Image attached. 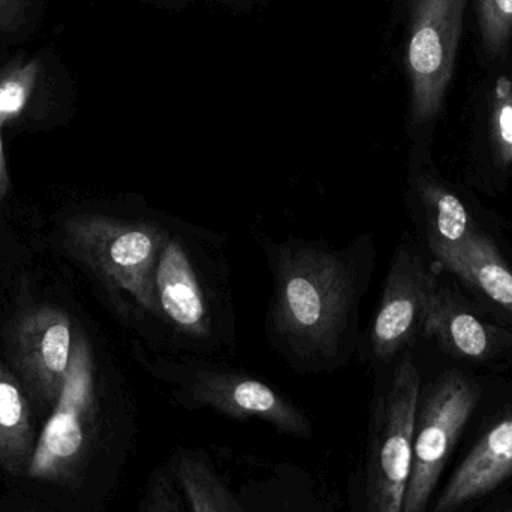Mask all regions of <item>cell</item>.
I'll list each match as a JSON object with an SVG mask.
<instances>
[{"mask_svg":"<svg viewBox=\"0 0 512 512\" xmlns=\"http://www.w3.org/2000/svg\"><path fill=\"white\" fill-rule=\"evenodd\" d=\"M174 483L167 472L161 469L153 472L141 501V512H185Z\"/></svg>","mask_w":512,"mask_h":512,"instance_id":"cell-20","label":"cell"},{"mask_svg":"<svg viewBox=\"0 0 512 512\" xmlns=\"http://www.w3.org/2000/svg\"><path fill=\"white\" fill-rule=\"evenodd\" d=\"M490 141L499 164L512 167V78L501 77L490 107Z\"/></svg>","mask_w":512,"mask_h":512,"instance_id":"cell-18","label":"cell"},{"mask_svg":"<svg viewBox=\"0 0 512 512\" xmlns=\"http://www.w3.org/2000/svg\"><path fill=\"white\" fill-rule=\"evenodd\" d=\"M180 397L188 405L209 408L233 420H259L277 432L309 438V418L270 385L240 373L203 369L180 382Z\"/></svg>","mask_w":512,"mask_h":512,"instance_id":"cell-8","label":"cell"},{"mask_svg":"<svg viewBox=\"0 0 512 512\" xmlns=\"http://www.w3.org/2000/svg\"><path fill=\"white\" fill-rule=\"evenodd\" d=\"M433 255L448 271L512 315V271L489 236L477 230L459 246L438 249Z\"/></svg>","mask_w":512,"mask_h":512,"instance_id":"cell-12","label":"cell"},{"mask_svg":"<svg viewBox=\"0 0 512 512\" xmlns=\"http://www.w3.org/2000/svg\"><path fill=\"white\" fill-rule=\"evenodd\" d=\"M354 297L351 270L339 255L313 246L286 248L276 268L274 322L298 348L333 355Z\"/></svg>","mask_w":512,"mask_h":512,"instance_id":"cell-1","label":"cell"},{"mask_svg":"<svg viewBox=\"0 0 512 512\" xmlns=\"http://www.w3.org/2000/svg\"><path fill=\"white\" fill-rule=\"evenodd\" d=\"M468 0H414L406 47L411 119L430 122L444 105L456 72Z\"/></svg>","mask_w":512,"mask_h":512,"instance_id":"cell-6","label":"cell"},{"mask_svg":"<svg viewBox=\"0 0 512 512\" xmlns=\"http://www.w3.org/2000/svg\"><path fill=\"white\" fill-rule=\"evenodd\" d=\"M170 234L156 225L102 215H75L63 225L69 254L89 267L110 291L128 294L161 316L155 270Z\"/></svg>","mask_w":512,"mask_h":512,"instance_id":"cell-2","label":"cell"},{"mask_svg":"<svg viewBox=\"0 0 512 512\" xmlns=\"http://www.w3.org/2000/svg\"><path fill=\"white\" fill-rule=\"evenodd\" d=\"M438 291L423 259L408 249L397 252L372 328L376 357L390 360L424 330L433 295Z\"/></svg>","mask_w":512,"mask_h":512,"instance_id":"cell-9","label":"cell"},{"mask_svg":"<svg viewBox=\"0 0 512 512\" xmlns=\"http://www.w3.org/2000/svg\"><path fill=\"white\" fill-rule=\"evenodd\" d=\"M417 191L426 216L430 249L454 248L480 230L468 207L457 195L429 176L417 180Z\"/></svg>","mask_w":512,"mask_h":512,"instance_id":"cell-15","label":"cell"},{"mask_svg":"<svg viewBox=\"0 0 512 512\" xmlns=\"http://www.w3.org/2000/svg\"><path fill=\"white\" fill-rule=\"evenodd\" d=\"M480 402V387L460 372L442 375L418 406L412 472L402 512H424L463 429Z\"/></svg>","mask_w":512,"mask_h":512,"instance_id":"cell-5","label":"cell"},{"mask_svg":"<svg viewBox=\"0 0 512 512\" xmlns=\"http://www.w3.org/2000/svg\"><path fill=\"white\" fill-rule=\"evenodd\" d=\"M171 472L191 512H243L236 495L200 451H177Z\"/></svg>","mask_w":512,"mask_h":512,"instance_id":"cell-16","label":"cell"},{"mask_svg":"<svg viewBox=\"0 0 512 512\" xmlns=\"http://www.w3.org/2000/svg\"><path fill=\"white\" fill-rule=\"evenodd\" d=\"M74 342L71 318L57 307H30L12 322L6 339L9 360L27 390L42 403H56L71 366Z\"/></svg>","mask_w":512,"mask_h":512,"instance_id":"cell-7","label":"cell"},{"mask_svg":"<svg viewBox=\"0 0 512 512\" xmlns=\"http://www.w3.org/2000/svg\"><path fill=\"white\" fill-rule=\"evenodd\" d=\"M420 373L406 355L379 406L364 460L358 512H402L412 472Z\"/></svg>","mask_w":512,"mask_h":512,"instance_id":"cell-3","label":"cell"},{"mask_svg":"<svg viewBox=\"0 0 512 512\" xmlns=\"http://www.w3.org/2000/svg\"><path fill=\"white\" fill-rule=\"evenodd\" d=\"M156 297L161 316L192 337H207L212 318L194 264L180 240L168 237L155 270Z\"/></svg>","mask_w":512,"mask_h":512,"instance_id":"cell-11","label":"cell"},{"mask_svg":"<svg viewBox=\"0 0 512 512\" xmlns=\"http://www.w3.org/2000/svg\"><path fill=\"white\" fill-rule=\"evenodd\" d=\"M9 189L8 167H6L5 152H3L2 135H0V206Z\"/></svg>","mask_w":512,"mask_h":512,"instance_id":"cell-22","label":"cell"},{"mask_svg":"<svg viewBox=\"0 0 512 512\" xmlns=\"http://www.w3.org/2000/svg\"><path fill=\"white\" fill-rule=\"evenodd\" d=\"M512 475V411L499 418L469 451L433 512H454L489 495Z\"/></svg>","mask_w":512,"mask_h":512,"instance_id":"cell-10","label":"cell"},{"mask_svg":"<svg viewBox=\"0 0 512 512\" xmlns=\"http://www.w3.org/2000/svg\"><path fill=\"white\" fill-rule=\"evenodd\" d=\"M98 417L95 360L80 330L75 331L71 366L44 429L36 438L26 477L71 484L83 472Z\"/></svg>","mask_w":512,"mask_h":512,"instance_id":"cell-4","label":"cell"},{"mask_svg":"<svg viewBox=\"0 0 512 512\" xmlns=\"http://www.w3.org/2000/svg\"><path fill=\"white\" fill-rule=\"evenodd\" d=\"M35 445V429L23 388L0 364V468L14 477H26Z\"/></svg>","mask_w":512,"mask_h":512,"instance_id":"cell-14","label":"cell"},{"mask_svg":"<svg viewBox=\"0 0 512 512\" xmlns=\"http://www.w3.org/2000/svg\"><path fill=\"white\" fill-rule=\"evenodd\" d=\"M27 0H0V30H15L23 23Z\"/></svg>","mask_w":512,"mask_h":512,"instance_id":"cell-21","label":"cell"},{"mask_svg":"<svg viewBox=\"0 0 512 512\" xmlns=\"http://www.w3.org/2000/svg\"><path fill=\"white\" fill-rule=\"evenodd\" d=\"M424 331L448 354L469 360L489 358L498 343L493 327L460 306L447 291L433 295Z\"/></svg>","mask_w":512,"mask_h":512,"instance_id":"cell-13","label":"cell"},{"mask_svg":"<svg viewBox=\"0 0 512 512\" xmlns=\"http://www.w3.org/2000/svg\"><path fill=\"white\" fill-rule=\"evenodd\" d=\"M36 77V62H30L29 65L0 77V128L23 113L35 89Z\"/></svg>","mask_w":512,"mask_h":512,"instance_id":"cell-19","label":"cell"},{"mask_svg":"<svg viewBox=\"0 0 512 512\" xmlns=\"http://www.w3.org/2000/svg\"><path fill=\"white\" fill-rule=\"evenodd\" d=\"M478 23L487 57L504 59L512 38V0H478Z\"/></svg>","mask_w":512,"mask_h":512,"instance_id":"cell-17","label":"cell"}]
</instances>
